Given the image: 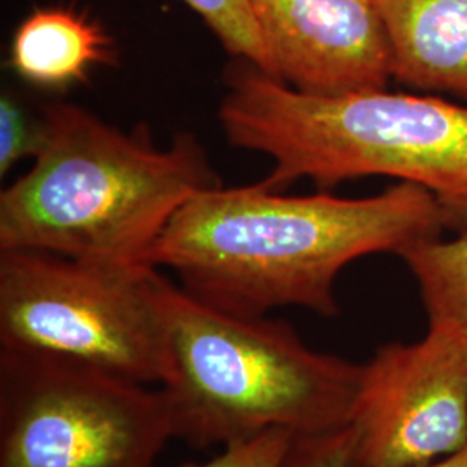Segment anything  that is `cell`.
I'll list each match as a JSON object with an SVG mask.
<instances>
[{"label":"cell","instance_id":"5b68a950","mask_svg":"<svg viewBox=\"0 0 467 467\" xmlns=\"http://www.w3.org/2000/svg\"><path fill=\"white\" fill-rule=\"evenodd\" d=\"M167 281L152 265L0 251V351L161 386L171 368Z\"/></svg>","mask_w":467,"mask_h":467},{"label":"cell","instance_id":"277c9868","mask_svg":"<svg viewBox=\"0 0 467 467\" xmlns=\"http://www.w3.org/2000/svg\"><path fill=\"white\" fill-rule=\"evenodd\" d=\"M171 368L161 384L175 438L227 447L270 430L350 426L364 366L312 350L284 320L235 316L165 285Z\"/></svg>","mask_w":467,"mask_h":467},{"label":"cell","instance_id":"52a82bcc","mask_svg":"<svg viewBox=\"0 0 467 467\" xmlns=\"http://www.w3.org/2000/svg\"><path fill=\"white\" fill-rule=\"evenodd\" d=\"M353 467H410L467 447V345L430 329L364 364Z\"/></svg>","mask_w":467,"mask_h":467},{"label":"cell","instance_id":"2e32d148","mask_svg":"<svg viewBox=\"0 0 467 467\" xmlns=\"http://www.w3.org/2000/svg\"><path fill=\"white\" fill-rule=\"evenodd\" d=\"M410 467H467V447L462 451H455L451 455L443 457L438 462H428V464H419V466Z\"/></svg>","mask_w":467,"mask_h":467},{"label":"cell","instance_id":"3957f363","mask_svg":"<svg viewBox=\"0 0 467 467\" xmlns=\"http://www.w3.org/2000/svg\"><path fill=\"white\" fill-rule=\"evenodd\" d=\"M223 84L222 130L234 148L274 160L262 181L268 189L393 177L430 191L451 220L467 223L464 104L386 88L305 94L241 59L227 67Z\"/></svg>","mask_w":467,"mask_h":467},{"label":"cell","instance_id":"4fadbf2b","mask_svg":"<svg viewBox=\"0 0 467 467\" xmlns=\"http://www.w3.org/2000/svg\"><path fill=\"white\" fill-rule=\"evenodd\" d=\"M44 106L32 111L13 90L0 98V175H7L23 160H35L46 140Z\"/></svg>","mask_w":467,"mask_h":467},{"label":"cell","instance_id":"8fae6325","mask_svg":"<svg viewBox=\"0 0 467 467\" xmlns=\"http://www.w3.org/2000/svg\"><path fill=\"white\" fill-rule=\"evenodd\" d=\"M400 256L418 281L430 329L467 345V229L420 241Z\"/></svg>","mask_w":467,"mask_h":467},{"label":"cell","instance_id":"9a60e30c","mask_svg":"<svg viewBox=\"0 0 467 467\" xmlns=\"http://www.w3.org/2000/svg\"><path fill=\"white\" fill-rule=\"evenodd\" d=\"M285 467H353L350 426L314 436H296Z\"/></svg>","mask_w":467,"mask_h":467},{"label":"cell","instance_id":"7a4b0ae2","mask_svg":"<svg viewBox=\"0 0 467 467\" xmlns=\"http://www.w3.org/2000/svg\"><path fill=\"white\" fill-rule=\"evenodd\" d=\"M46 140L0 194V251L54 253L108 265H150L185 201L220 185L192 134L158 148L146 125L123 132L80 106H44Z\"/></svg>","mask_w":467,"mask_h":467},{"label":"cell","instance_id":"5bb4252c","mask_svg":"<svg viewBox=\"0 0 467 467\" xmlns=\"http://www.w3.org/2000/svg\"><path fill=\"white\" fill-rule=\"evenodd\" d=\"M296 434L287 430H270L223 447L208 462L181 467H285Z\"/></svg>","mask_w":467,"mask_h":467},{"label":"cell","instance_id":"6da1fadb","mask_svg":"<svg viewBox=\"0 0 467 467\" xmlns=\"http://www.w3.org/2000/svg\"><path fill=\"white\" fill-rule=\"evenodd\" d=\"M451 220L433 194L399 182L368 198L285 196L262 181L201 191L168 222L150 265L218 310L264 317L301 306L333 317L334 284L351 262L401 253Z\"/></svg>","mask_w":467,"mask_h":467},{"label":"cell","instance_id":"30bf717a","mask_svg":"<svg viewBox=\"0 0 467 467\" xmlns=\"http://www.w3.org/2000/svg\"><path fill=\"white\" fill-rule=\"evenodd\" d=\"M9 67L42 90L84 84L90 73L117 63L113 36L94 17L73 5H42L17 25Z\"/></svg>","mask_w":467,"mask_h":467},{"label":"cell","instance_id":"8992f818","mask_svg":"<svg viewBox=\"0 0 467 467\" xmlns=\"http://www.w3.org/2000/svg\"><path fill=\"white\" fill-rule=\"evenodd\" d=\"M173 438L161 386L0 351V467H154Z\"/></svg>","mask_w":467,"mask_h":467},{"label":"cell","instance_id":"ba28073f","mask_svg":"<svg viewBox=\"0 0 467 467\" xmlns=\"http://www.w3.org/2000/svg\"><path fill=\"white\" fill-rule=\"evenodd\" d=\"M274 78L316 96L386 88L391 49L376 0H250Z\"/></svg>","mask_w":467,"mask_h":467},{"label":"cell","instance_id":"9c48e42d","mask_svg":"<svg viewBox=\"0 0 467 467\" xmlns=\"http://www.w3.org/2000/svg\"><path fill=\"white\" fill-rule=\"evenodd\" d=\"M393 78L467 99V0H376Z\"/></svg>","mask_w":467,"mask_h":467},{"label":"cell","instance_id":"7c38bea8","mask_svg":"<svg viewBox=\"0 0 467 467\" xmlns=\"http://www.w3.org/2000/svg\"><path fill=\"white\" fill-rule=\"evenodd\" d=\"M206 23L234 59L248 61L274 77L265 44L258 32L250 0H182Z\"/></svg>","mask_w":467,"mask_h":467}]
</instances>
